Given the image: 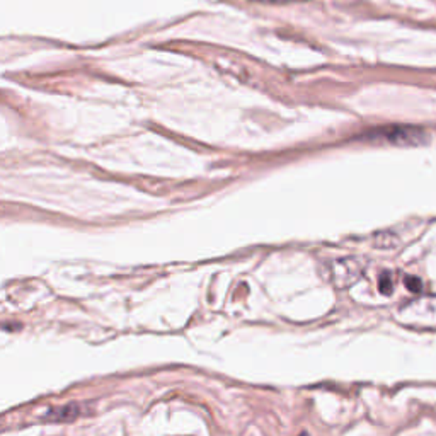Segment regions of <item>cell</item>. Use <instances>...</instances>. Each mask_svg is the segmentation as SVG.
I'll return each instance as SVG.
<instances>
[{"mask_svg":"<svg viewBox=\"0 0 436 436\" xmlns=\"http://www.w3.org/2000/svg\"><path fill=\"white\" fill-rule=\"evenodd\" d=\"M406 286H408L410 292H419L423 283H421L419 278H406Z\"/></svg>","mask_w":436,"mask_h":436,"instance_id":"cell-2","label":"cell"},{"mask_svg":"<svg viewBox=\"0 0 436 436\" xmlns=\"http://www.w3.org/2000/svg\"><path fill=\"white\" fill-rule=\"evenodd\" d=\"M387 278H388L387 275H384L380 278V292L385 293V295L392 293V281H390V279H388V281H387Z\"/></svg>","mask_w":436,"mask_h":436,"instance_id":"cell-3","label":"cell"},{"mask_svg":"<svg viewBox=\"0 0 436 436\" xmlns=\"http://www.w3.org/2000/svg\"><path fill=\"white\" fill-rule=\"evenodd\" d=\"M423 137L424 135L419 132V130H414V128H387V130H380V132L373 133V138H384V140L390 141V143H399V145L419 143Z\"/></svg>","mask_w":436,"mask_h":436,"instance_id":"cell-1","label":"cell"}]
</instances>
